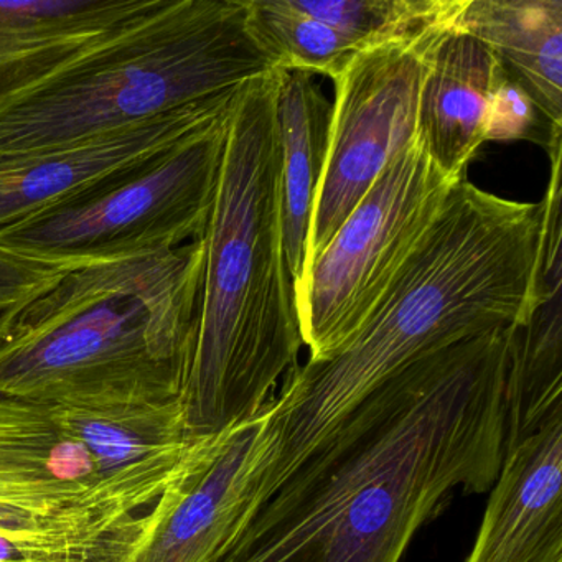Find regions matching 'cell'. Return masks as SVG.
Masks as SVG:
<instances>
[{
	"instance_id": "cell-1",
	"label": "cell",
	"mask_w": 562,
	"mask_h": 562,
	"mask_svg": "<svg viewBox=\"0 0 562 562\" xmlns=\"http://www.w3.org/2000/svg\"><path fill=\"white\" fill-rule=\"evenodd\" d=\"M515 328L424 355L364 397L222 562H401L423 526L488 493L505 456Z\"/></svg>"
},
{
	"instance_id": "cell-2",
	"label": "cell",
	"mask_w": 562,
	"mask_h": 562,
	"mask_svg": "<svg viewBox=\"0 0 562 562\" xmlns=\"http://www.w3.org/2000/svg\"><path fill=\"white\" fill-rule=\"evenodd\" d=\"M542 251L544 203L502 199L462 177L350 341L328 360L295 364L269 401L256 512L397 371L465 338L525 327L544 294Z\"/></svg>"
},
{
	"instance_id": "cell-3",
	"label": "cell",
	"mask_w": 562,
	"mask_h": 562,
	"mask_svg": "<svg viewBox=\"0 0 562 562\" xmlns=\"http://www.w3.org/2000/svg\"><path fill=\"white\" fill-rule=\"evenodd\" d=\"M281 77L279 67L248 81L226 124L202 238L195 353L182 394L187 430L195 439L258 416L304 345L282 232Z\"/></svg>"
},
{
	"instance_id": "cell-4",
	"label": "cell",
	"mask_w": 562,
	"mask_h": 562,
	"mask_svg": "<svg viewBox=\"0 0 562 562\" xmlns=\"http://www.w3.org/2000/svg\"><path fill=\"white\" fill-rule=\"evenodd\" d=\"M205 248L71 269L0 340V394L44 406L182 400Z\"/></svg>"
},
{
	"instance_id": "cell-5",
	"label": "cell",
	"mask_w": 562,
	"mask_h": 562,
	"mask_svg": "<svg viewBox=\"0 0 562 562\" xmlns=\"http://www.w3.org/2000/svg\"><path fill=\"white\" fill-rule=\"evenodd\" d=\"M281 67L248 0H166L0 106V160L134 130L241 90Z\"/></svg>"
},
{
	"instance_id": "cell-6",
	"label": "cell",
	"mask_w": 562,
	"mask_h": 562,
	"mask_svg": "<svg viewBox=\"0 0 562 562\" xmlns=\"http://www.w3.org/2000/svg\"><path fill=\"white\" fill-rule=\"evenodd\" d=\"M228 116L0 233V248L81 268L202 239L215 202Z\"/></svg>"
},
{
	"instance_id": "cell-7",
	"label": "cell",
	"mask_w": 562,
	"mask_h": 562,
	"mask_svg": "<svg viewBox=\"0 0 562 562\" xmlns=\"http://www.w3.org/2000/svg\"><path fill=\"white\" fill-rule=\"evenodd\" d=\"M449 179L419 137L401 150L294 284L307 361L340 351L439 216Z\"/></svg>"
},
{
	"instance_id": "cell-8",
	"label": "cell",
	"mask_w": 562,
	"mask_h": 562,
	"mask_svg": "<svg viewBox=\"0 0 562 562\" xmlns=\"http://www.w3.org/2000/svg\"><path fill=\"white\" fill-rule=\"evenodd\" d=\"M137 521L103 492L52 406L0 394V535L35 562H116Z\"/></svg>"
},
{
	"instance_id": "cell-9",
	"label": "cell",
	"mask_w": 562,
	"mask_h": 562,
	"mask_svg": "<svg viewBox=\"0 0 562 562\" xmlns=\"http://www.w3.org/2000/svg\"><path fill=\"white\" fill-rule=\"evenodd\" d=\"M453 25H434L371 45L334 80L327 160L315 195L305 266L417 136L420 90L434 50Z\"/></svg>"
},
{
	"instance_id": "cell-10",
	"label": "cell",
	"mask_w": 562,
	"mask_h": 562,
	"mask_svg": "<svg viewBox=\"0 0 562 562\" xmlns=\"http://www.w3.org/2000/svg\"><path fill=\"white\" fill-rule=\"evenodd\" d=\"M266 426L265 407L223 432L200 437L116 562H222L255 515Z\"/></svg>"
},
{
	"instance_id": "cell-11",
	"label": "cell",
	"mask_w": 562,
	"mask_h": 562,
	"mask_svg": "<svg viewBox=\"0 0 562 562\" xmlns=\"http://www.w3.org/2000/svg\"><path fill=\"white\" fill-rule=\"evenodd\" d=\"M58 429L87 452L111 502L140 518L195 447L182 400L167 403L52 406Z\"/></svg>"
},
{
	"instance_id": "cell-12",
	"label": "cell",
	"mask_w": 562,
	"mask_h": 562,
	"mask_svg": "<svg viewBox=\"0 0 562 562\" xmlns=\"http://www.w3.org/2000/svg\"><path fill=\"white\" fill-rule=\"evenodd\" d=\"M239 91L91 143L0 160V233L83 195L210 126L232 111Z\"/></svg>"
},
{
	"instance_id": "cell-13",
	"label": "cell",
	"mask_w": 562,
	"mask_h": 562,
	"mask_svg": "<svg viewBox=\"0 0 562 562\" xmlns=\"http://www.w3.org/2000/svg\"><path fill=\"white\" fill-rule=\"evenodd\" d=\"M465 562H562V409L505 450Z\"/></svg>"
},
{
	"instance_id": "cell-14",
	"label": "cell",
	"mask_w": 562,
	"mask_h": 562,
	"mask_svg": "<svg viewBox=\"0 0 562 562\" xmlns=\"http://www.w3.org/2000/svg\"><path fill=\"white\" fill-rule=\"evenodd\" d=\"M166 0L0 2V106Z\"/></svg>"
},
{
	"instance_id": "cell-15",
	"label": "cell",
	"mask_w": 562,
	"mask_h": 562,
	"mask_svg": "<svg viewBox=\"0 0 562 562\" xmlns=\"http://www.w3.org/2000/svg\"><path fill=\"white\" fill-rule=\"evenodd\" d=\"M498 70L490 48L456 25L434 50L420 90L417 137L449 179L465 177L470 160L486 143Z\"/></svg>"
},
{
	"instance_id": "cell-16",
	"label": "cell",
	"mask_w": 562,
	"mask_h": 562,
	"mask_svg": "<svg viewBox=\"0 0 562 562\" xmlns=\"http://www.w3.org/2000/svg\"><path fill=\"white\" fill-rule=\"evenodd\" d=\"M456 27L485 44L562 127V0H469Z\"/></svg>"
},
{
	"instance_id": "cell-17",
	"label": "cell",
	"mask_w": 562,
	"mask_h": 562,
	"mask_svg": "<svg viewBox=\"0 0 562 562\" xmlns=\"http://www.w3.org/2000/svg\"><path fill=\"white\" fill-rule=\"evenodd\" d=\"M276 114L281 140L282 232L295 284L304 272L315 195L327 160L331 103L314 75L282 68Z\"/></svg>"
},
{
	"instance_id": "cell-18",
	"label": "cell",
	"mask_w": 562,
	"mask_h": 562,
	"mask_svg": "<svg viewBox=\"0 0 562 562\" xmlns=\"http://www.w3.org/2000/svg\"><path fill=\"white\" fill-rule=\"evenodd\" d=\"M562 233L544 236V294L531 321L513 331L506 376L505 450L562 409Z\"/></svg>"
},
{
	"instance_id": "cell-19",
	"label": "cell",
	"mask_w": 562,
	"mask_h": 562,
	"mask_svg": "<svg viewBox=\"0 0 562 562\" xmlns=\"http://www.w3.org/2000/svg\"><path fill=\"white\" fill-rule=\"evenodd\" d=\"M249 24L285 70L337 80L367 44L297 9L294 0H248Z\"/></svg>"
},
{
	"instance_id": "cell-20",
	"label": "cell",
	"mask_w": 562,
	"mask_h": 562,
	"mask_svg": "<svg viewBox=\"0 0 562 562\" xmlns=\"http://www.w3.org/2000/svg\"><path fill=\"white\" fill-rule=\"evenodd\" d=\"M305 14L327 22L368 47L409 37L434 25L456 24L469 0H294Z\"/></svg>"
},
{
	"instance_id": "cell-21",
	"label": "cell",
	"mask_w": 562,
	"mask_h": 562,
	"mask_svg": "<svg viewBox=\"0 0 562 562\" xmlns=\"http://www.w3.org/2000/svg\"><path fill=\"white\" fill-rule=\"evenodd\" d=\"M561 137L562 127L552 124L528 91L499 67L490 100L486 143L529 140L541 146L551 159L562 154Z\"/></svg>"
},
{
	"instance_id": "cell-22",
	"label": "cell",
	"mask_w": 562,
	"mask_h": 562,
	"mask_svg": "<svg viewBox=\"0 0 562 562\" xmlns=\"http://www.w3.org/2000/svg\"><path fill=\"white\" fill-rule=\"evenodd\" d=\"M71 269L75 268L0 248V340L19 315Z\"/></svg>"
},
{
	"instance_id": "cell-23",
	"label": "cell",
	"mask_w": 562,
	"mask_h": 562,
	"mask_svg": "<svg viewBox=\"0 0 562 562\" xmlns=\"http://www.w3.org/2000/svg\"><path fill=\"white\" fill-rule=\"evenodd\" d=\"M34 554L8 536L0 535V562H35Z\"/></svg>"
},
{
	"instance_id": "cell-24",
	"label": "cell",
	"mask_w": 562,
	"mask_h": 562,
	"mask_svg": "<svg viewBox=\"0 0 562 562\" xmlns=\"http://www.w3.org/2000/svg\"><path fill=\"white\" fill-rule=\"evenodd\" d=\"M45 562H54V561H45Z\"/></svg>"
}]
</instances>
